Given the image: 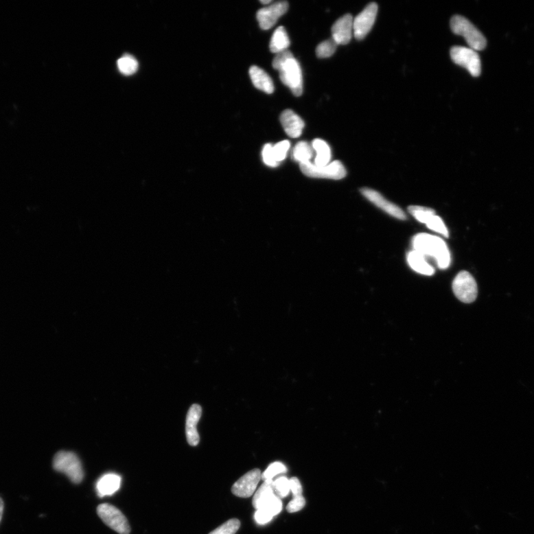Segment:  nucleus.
Instances as JSON below:
<instances>
[{
    "mask_svg": "<svg viewBox=\"0 0 534 534\" xmlns=\"http://www.w3.org/2000/svg\"><path fill=\"white\" fill-rule=\"evenodd\" d=\"M413 251L434 259L439 269H448L451 262L449 248L443 238L427 233H419L412 239Z\"/></svg>",
    "mask_w": 534,
    "mask_h": 534,
    "instance_id": "f257e3e1",
    "label": "nucleus"
},
{
    "mask_svg": "<svg viewBox=\"0 0 534 534\" xmlns=\"http://www.w3.org/2000/svg\"><path fill=\"white\" fill-rule=\"evenodd\" d=\"M451 30L457 35L463 36L469 48L475 51L485 49L487 40L483 33L465 17L455 15L450 20Z\"/></svg>",
    "mask_w": 534,
    "mask_h": 534,
    "instance_id": "f03ea898",
    "label": "nucleus"
},
{
    "mask_svg": "<svg viewBox=\"0 0 534 534\" xmlns=\"http://www.w3.org/2000/svg\"><path fill=\"white\" fill-rule=\"evenodd\" d=\"M53 467L55 471L66 474L69 480L79 484L84 478V473L78 456L69 451H60L54 456Z\"/></svg>",
    "mask_w": 534,
    "mask_h": 534,
    "instance_id": "7ed1b4c3",
    "label": "nucleus"
},
{
    "mask_svg": "<svg viewBox=\"0 0 534 534\" xmlns=\"http://www.w3.org/2000/svg\"><path fill=\"white\" fill-rule=\"evenodd\" d=\"M303 174L310 178L340 180L347 176L345 165L339 161L329 163L325 167H317L310 161L300 164Z\"/></svg>",
    "mask_w": 534,
    "mask_h": 534,
    "instance_id": "20e7f679",
    "label": "nucleus"
},
{
    "mask_svg": "<svg viewBox=\"0 0 534 534\" xmlns=\"http://www.w3.org/2000/svg\"><path fill=\"white\" fill-rule=\"evenodd\" d=\"M450 58L457 65L466 69L473 77L481 75V59L476 51L463 46H454L450 49Z\"/></svg>",
    "mask_w": 534,
    "mask_h": 534,
    "instance_id": "39448f33",
    "label": "nucleus"
},
{
    "mask_svg": "<svg viewBox=\"0 0 534 534\" xmlns=\"http://www.w3.org/2000/svg\"><path fill=\"white\" fill-rule=\"evenodd\" d=\"M99 518L109 528L119 534H130L131 529L123 513L115 506L109 504H101L97 509Z\"/></svg>",
    "mask_w": 534,
    "mask_h": 534,
    "instance_id": "423d86ee",
    "label": "nucleus"
},
{
    "mask_svg": "<svg viewBox=\"0 0 534 534\" xmlns=\"http://www.w3.org/2000/svg\"><path fill=\"white\" fill-rule=\"evenodd\" d=\"M279 71L283 84L290 89L294 96H301L303 93V76L298 60L294 58L289 59Z\"/></svg>",
    "mask_w": 534,
    "mask_h": 534,
    "instance_id": "0eeeda50",
    "label": "nucleus"
},
{
    "mask_svg": "<svg viewBox=\"0 0 534 534\" xmlns=\"http://www.w3.org/2000/svg\"><path fill=\"white\" fill-rule=\"evenodd\" d=\"M452 288L456 297L463 303H472L477 298V283L472 274L467 271L458 273L453 281Z\"/></svg>",
    "mask_w": 534,
    "mask_h": 534,
    "instance_id": "6e6552de",
    "label": "nucleus"
},
{
    "mask_svg": "<svg viewBox=\"0 0 534 534\" xmlns=\"http://www.w3.org/2000/svg\"><path fill=\"white\" fill-rule=\"evenodd\" d=\"M378 5L371 3L353 19V35L356 39L363 40L371 32L378 14Z\"/></svg>",
    "mask_w": 534,
    "mask_h": 534,
    "instance_id": "1a4fd4ad",
    "label": "nucleus"
},
{
    "mask_svg": "<svg viewBox=\"0 0 534 534\" xmlns=\"http://www.w3.org/2000/svg\"><path fill=\"white\" fill-rule=\"evenodd\" d=\"M360 191L365 198L371 201L375 207L383 210L384 213L402 220L407 219L406 215L399 207L384 198L379 191L370 188H362Z\"/></svg>",
    "mask_w": 534,
    "mask_h": 534,
    "instance_id": "9d476101",
    "label": "nucleus"
},
{
    "mask_svg": "<svg viewBox=\"0 0 534 534\" xmlns=\"http://www.w3.org/2000/svg\"><path fill=\"white\" fill-rule=\"evenodd\" d=\"M289 4L286 1L275 3L260 9L257 13V20L263 30H268L275 25L279 18L286 14Z\"/></svg>",
    "mask_w": 534,
    "mask_h": 534,
    "instance_id": "9b49d317",
    "label": "nucleus"
},
{
    "mask_svg": "<svg viewBox=\"0 0 534 534\" xmlns=\"http://www.w3.org/2000/svg\"><path fill=\"white\" fill-rule=\"evenodd\" d=\"M262 480V472L259 469H253L244 475L233 485V494L242 498H248L253 495L257 485Z\"/></svg>",
    "mask_w": 534,
    "mask_h": 534,
    "instance_id": "f8f14e48",
    "label": "nucleus"
},
{
    "mask_svg": "<svg viewBox=\"0 0 534 534\" xmlns=\"http://www.w3.org/2000/svg\"><path fill=\"white\" fill-rule=\"evenodd\" d=\"M333 40L338 45H347L351 42L353 34V18L346 14L334 24L332 27Z\"/></svg>",
    "mask_w": 534,
    "mask_h": 534,
    "instance_id": "ddd939ff",
    "label": "nucleus"
},
{
    "mask_svg": "<svg viewBox=\"0 0 534 534\" xmlns=\"http://www.w3.org/2000/svg\"><path fill=\"white\" fill-rule=\"evenodd\" d=\"M280 121L285 132L292 138L300 137L305 128L303 119L290 109L285 110L281 113Z\"/></svg>",
    "mask_w": 534,
    "mask_h": 534,
    "instance_id": "4468645a",
    "label": "nucleus"
},
{
    "mask_svg": "<svg viewBox=\"0 0 534 534\" xmlns=\"http://www.w3.org/2000/svg\"><path fill=\"white\" fill-rule=\"evenodd\" d=\"M201 413L202 409L200 405L196 404L192 405L187 414L186 435L188 443L191 446H197L200 441L197 425L201 417Z\"/></svg>",
    "mask_w": 534,
    "mask_h": 534,
    "instance_id": "2eb2a0df",
    "label": "nucleus"
},
{
    "mask_svg": "<svg viewBox=\"0 0 534 534\" xmlns=\"http://www.w3.org/2000/svg\"><path fill=\"white\" fill-rule=\"evenodd\" d=\"M122 478L116 474H106L99 478L96 483L97 494L100 498L113 496L121 489Z\"/></svg>",
    "mask_w": 534,
    "mask_h": 534,
    "instance_id": "dca6fc26",
    "label": "nucleus"
},
{
    "mask_svg": "<svg viewBox=\"0 0 534 534\" xmlns=\"http://www.w3.org/2000/svg\"><path fill=\"white\" fill-rule=\"evenodd\" d=\"M250 76L253 85L266 94H272L274 92L273 81L266 71L259 67L253 66L250 69Z\"/></svg>",
    "mask_w": 534,
    "mask_h": 534,
    "instance_id": "f3484780",
    "label": "nucleus"
},
{
    "mask_svg": "<svg viewBox=\"0 0 534 534\" xmlns=\"http://www.w3.org/2000/svg\"><path fill=\"white\" fill-rule=\"evenodd\" d=\"M407 261L410 268L419 274L431 276L435 272L434 267L428 262L426 257L415 251L408 254Z\"/></svg>",
    "mask_w": 534,
    "mask_h": 534,
    "instance_id": "a211bd4d",
    "label": "nucleus"
},
{
    "mask_svg": "<svg viewBox=\"0 0 534 534\" xmlns=\"http://www.w3.org/2000/svg\"><path fill=\"white\" fill-rule=\"evenodd\" d=\"M290 491L292 493V500L287 506V511L289 513H296L301 511L305 507L306 501L302 496V486L297 477H292L290 478Z\"/></svg>",
    "mask_w": 534,
    "mask_h": 534,
    "instance_id": "6ab92c4d",
    "label": "nucleus"
},
{
    "mask_svg": "<svg viewBox=\"0 0 534 534\" xmlns=\"http://www.w3.org/2000/svg\"><path fill=\"white\" fill-rule=\"evenodd\" d=\"M273 481H266L261 486L253 497V507L257 511L264 507V505L268 502L275 495L272 486Z\"/></svg>",
    "mask_w": 534,
    "mask_h": 534,
    "instance_id": "aec40b11",
    "label": "nucleus"
},
{
    "mask_svg": "<svg viewBox=\"0 0 534 534\" xmlns=\"http://www.w3.org/2000/svg\"><path fill=\"white\" fill-rule=\"evenodd\" d=\"M290 45V40L286 30L283 26L278 27L272 34L270 44L272 53L279 54L286 51Z\"/></svg>",
    "mask_w": 534,
    "mask_h": 534,
    "instance_id": "412c9836",
    "label": "nucleus"
},
{
    "mask_svg": "<svg viewBox=\"0 0 534 534\" xmlns=\"http://www.w3.org/2000/svg\"><path fill=\"white\" fill-rule=\"evenodd\" d=\"M312 149L317 154L314 163L317 167H325L329 163L331 150L327 142L321 139H316L312 141Z\"/></svg>",
    "mask_w": 534,
    "mask_h": 534,
    "instance_id": "4be33fe9",
    "label": "nucleus"
},
{
    "mask_svg": "<svg viewBox=\"0 0 534 534\" xmlns=\"http://www.w3.org/2000/svg\"><path fill=\"white\" fill-rule=\"evenodd\" d=\"M313 154L312 148L310 144L305 141L299 142L294 147L292 156L294 161L301 163L310 162Z\"/></svg>",
    "mask_w": 534,
    "mask_h": 534,
    "instance_id": "5701e85b",
    "label": "nucleus"
},
{
    "mask_svg": "<svg viewBox=\"0 0 534 534\" xmlns=\"http://www.w3.org/2000/svg\"><path fill=\"white\" fill-rule=\"evenodd\" d=\"M408 211L419 222L426 224L430 219L436 216V211L428 207L421 206H410Z\"/></svg>",
    "mask_w": 534,
    "mask_h": 534,
    "instance_id": "b1692460",
    "label": "nucleus"
},
{
    "mask_svg": "<svg viewBox=\"0 0 534 534\" xmlns=\"http://www.w3.org/2000/svg\"><path fill=\"white\" fill-rule=\"evenodd\" d=\"M117 67L124 76H130L137 71L138 63L130 55H124V57L118 60Z\"/></svg>",
    "mask_w": 534,
    "mask_h": 534,
    "instance_id": "393cba45",
    "label": "nucleus"
},
{
    "mask_svg": "<svg viewBox=\"0 0 534 534\" xmlns=\"http://www.w3.org/2000/svg\"><path fill=\"white\" fill-rule=\"evenodd\" d=\"M338 44L333 40L322 42L317 46L316 55L318 58H328L333 56L336 51Z\"/></svg>",
    "mask_w": 534,
    "mask_h": 534,
    "instance_id": "a878e982",
    "label": "nucleus"
},
{
    "mask_svg": "<svg viewBox=\"0 0 534 534\" xmlns=\"http://www.w3.org/2000/svg\"><path fill=\"white\" fill-rule=\"evenodd\" d=\"M288 471L286 466L279 462L271 464L266 471L262 474V480L266 481H273V478L281 474L286 473Z\"/></svg>",
    "mask_w": 534,
    "mask_h": 534,
    "instance_id": "bb28decb",
    "label": "nucleus"
},
{
    "mask_svg": "<svg viewBox=\"0 0 534 534\" xmlns=\"http://www.w3.org/2000/svg\"><path fill=\"white\" fill-rule=\"evenodd\" d=\"M275 493L277 494L280 499L287 497L290 491V480L286 476H281L272 482Z\"/></svg>",
    "mask_w": 534,
    "mask_h": 534,
    "instance_id": "cd10ccee",
    "label": "nucleus"
},
{
    "mask_svg": "<svg viewBox=\"0 0 534 534\" xmlns=\"http://www.w3.org/2000/svg\"><path fill=\"white\" fill-rule=\"evenodd\" d=\"M427 227L437 233L443 235L445 237H449V232L447 227L445 226L443 219L437 215L432 216L429 222L426 224Z\"/></svg>",
    "mask_w": 534,
    "mask_h": 534,
    "instance_id": "c85d7f7f",
    "label": "nucleus"
},
{
    "mask_svg": "<svg viewBox=\"0 0 534 534\" xmlns=\"http://www.w3.org/2000/svg\"><path fill=\"white\" fill-rule=\"evenodd\" d=\"M241 522L237 519L230 520L209 534H235L240 529Z\"/></svg>",
    "mask_w": 534,
    "mask_h": 534,
    "instance_id": "c756f323",
    "label": "nucleus"
},
{
    "mask_svg": "<svg viewBox=\"0 0 534 534\" xmlns=\"http://www.w3.org/2000/svg\"><path fill=\"white\" fill-rule=\"evenodd\" d=\"M290 148V143L289 141H283L272 146V151L276 162L279 163V162H281L286 159Z\"/></svg>",
    "mask_w": 534,
    "mask_h": 534,
    "instance_id": "7c9ffc66",
    "label": "nucleus"
},
{
    "mask_svg": "<svg viewBox=\"0 0 534 534\" xmlns=\"http://www.w3.org/2000/svg\"><path fill=\"white\" fill-rule=\"evenodd\" d=\"M282 502L278 496L275 495L272 498L267 502L264 507L261 510L268 511L271 515H278L282 511Z\"/></svg>",
    "mask_w": 534,
    "mask_h": 534,
    "instance_id": "2f4dec72",
    "label": "nucleus"
},
{
    "mask_svg": "<svg viewBox=\"0 0 534 534\" xmlns=\"http://www.w3.org/2000/svg\"><path fill=\"white\" fill-rule=\"evenodd\" d=\"M272 146L270 143H267L264 146L262 151L263 161L264 163L269 167H277L279 163L276 162L272 151Z\"/></svg>",
    "mask_w": 534,
    "mask_h": 534,
    "instance_id": "473e14b6",
    "label": "nucleus"
},
{
    "mask_svg": "<svg viewBox=\"0 0 534 534\" xmlns=\"http://www.w3.org/2000/svg\"><path fill=\"white\" fill-rule=\"evenodd\" d=\"M292 58H294L293 54L290 51L286 50L280 52L275 57L272 61V67L275 69L279 71L285 62Z\"/></svg>",
    "mask_w": 534,
    "mask_h": 534,
    "instance_id": "72a5a7b5",
    "label": "nucleus"
},
{
    "mask_svg": "<svg viewBox=\"0 0 534 534\" xmlns=\"http://www.w3.org/2000/svg\"><path fill=\"white\" fill-rule=\"evenodd\" d=\"M273 518L272 515L265 510H257L255 513V520L259 524H266L270 522Z\"/></svg>",
    "mask_w": 534,
    "mask_h": 534,
    "instance_id": "f704fd0d",
    "label": "nucleus"
},
{
    "mask_svg": "<svg viewBox=\"0 0 534 534\" xmlns=\"http://www.w3.org/2000/svg\"><path fill=\"white\" fill-rule=\"evenodd\" d=\"M4 510V502L2 498H0V522L2 520Z\"/></svg>",
    "mask_w": 534,
    "mask_h": 534,
    "instance_id": "c9c22d12",
    "label": "nucleus"
},
{
    "mask_svg": "<svg viewBox=\"0 0 534 534\" xmlns=\"http://www.w3.org/2000/svg\"><path fill=\"white\" fill-rule=\"evenodd\" d=\"M260 3L264 4V5H267V4L271 3L272 1H271V0H261Z\"/></svg>",
    "mask_w": 534,
    "mask_h": 534,
    "instance_id": "e433bc0d",
    "label": "nucleus"
}]
</instances>
